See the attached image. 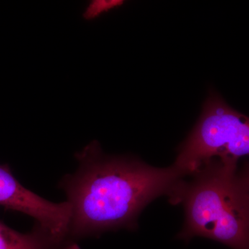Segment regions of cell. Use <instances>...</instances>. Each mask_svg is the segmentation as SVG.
<instances>
[{
  "label": "cell",
  "mask_w": 249,
  "mask_h": 249,
  "mask_svg": "<svg viewBox=\"0 0 249 249\" xmlns=\"http://www.w3.org/2000/svg\"><path fill=\"white\" fill-rule=\"evenodd\" d=\"M78 169L60 186L71 205L70 237L136 229L142 209L156 198H171L183 176L174 165L155 168L138 159L103 153L92 142L76 154Z\"/></svg>",
  "instance_id": "1"
},
{
  "label": "cell",
  "mask_w": 249,
  "mask_h": 249,
  "mask_svg": "<svg viewBox=\"0 0 249 249\" xmlns=\"http://www.w3.org/2000/svg\"><path fill=\"white\" fill-rule=\"evenodd\" d=\"M238 162L213 159L180 182L170 203L182 204L184 227L177 237H203L232 249H249V170Z\"/></svg>",
  "instance_id": "2"
},
{
  "label": "cell",
  "mask_w": 249,
  "mask_h": 249,
  "mask_svg": "<svg viewBox=\"0 0 249 249\" xmlns=\"http://www.w3.org/2000/svg\"><path fill=\"white\" fill-rule=\"evenodd\" d=\"M249 153V118L231 107L217 93H211L173 165L186 177L213 159L238 162Z\"/></svg>",
  "instance_id": "3"
},
{
  "label": "cell",
  "mask_w": 249,
  "mask_h": 249,
  "mask_svg": "<svg viewBox=\"0 0 249 249\" xmlns=\"http://www.w3.org/2000/svg\"><path fill=\"white\" fill-rule=\"evenodd\" d=\"M0 206L28 214L60 240L71 242L70 203L51 202L29 191L14 178L6 164L0 165Z\"/></svg>",
  "instance_id": "4"
},
{
  "label": "cell",
  "mask_w": 249,
  "mask_h": 249,
  "mask_svg": "<svg viewBox=\"0 0 249 249\" xmlns=\"http://www.w3.org/2000/svg\"><path fill=\"white\" fill-rule=\"evenodd\" d=\"M0 249H76L37 224L30 232L21 233L0 221Z\"/></svg>",
  "instance_id": "5"
},
{
  "label": "cell",
  "mask_w": 249,
  "mask_h": 249,
  "mask_svg": "<svg viewBox=\"0 0 249 249\" xmlns=\"http://www.w3.org/2000/svg\"><path fill=\"white\" fill-rule=\"evenodd\" d=\"M119 4V1H93L85 14L86 18H92L103 11L110 9L113 6Z\"/></svg>",
  "instance_id": "6"
}]
</instances>
